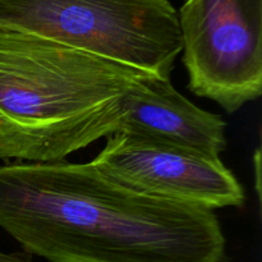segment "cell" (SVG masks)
<instances>
[{
  "label": "cell",
  "instance_id": "cell-8",
  "mask_svg": "<svg viewBox=\"0 0 262 262\" xmlns=\"http://www.w3.org/2000/svg\"><path fill=\"white\" fill-rule=\"evenodd\" d=\"M261 152H260V148H257L256 150V154H255V173H256V191H257V196L258 199H260V194H261V179H260V163H261Z\"/></svg>",
  "mask_w": 262,
  "mask_h": 262
},
{
  "label": "cell",
  "instance_id": "cell-6",
  "mask_svg": "<svg viewBox=\"0 0 262 262\" xmlns=\"http://www.w3.org/2000/svg\"><path fill=\"white\" fill-rule=\"evenodd\" d=\"M227 123L179 94L170 78L146 77L128 96L117 133L140 136L220 159L227 148Z\"/></svg>",
  "mask_w": 262,
  "mask_h": 262
},
{
  "label": "cell",
  "instance_id": "cell-7",
  "mask_svg": "<svg viewBox=\"0 0 262 262\" xmlns=\"http://www.w3.org/2000/svg\"><path fill=\"white\" fill-rule=\"evenodd\" d=\"M0 262H32V256L26 252H0Z\"/></svg>",
  "mask_w": 262,
  "mask_h": 262
},
{
  "label": "cell",
  "instance_id": "cell-5",
  "mask_svg": "<svg viewBox=\"0 0 262 262\" xmlns=\"http://www.w3.org/2000/svg\"><path fill=\"white\" fill-rule=\"evenodd\" d=\"M91 163L107 178L146 196L211 211L246 202L242 184L222 159L150 138L114 133Z\"/></svg>",
  "mask_w": 262,
  "mask_h": 262
},
{
  "label": "cell",
  "instance_id": "cell-4",
  "mask_svg": "<svg viewBox=\"0 0 262 262\" xmlns=\"http://www.w3.org/2000/svg\"><path fill=\"white\" fill-rule=\"evenodd\" d=\"M188 89L235 113L262 95V0H186L178 12Z\"/></svg>",
  "mask_w": 262,
  "mask_h": 262
},
{
  "label": "cell",
  "instance_id": "cell-2",
  "mask_svg": "<svg viewBox=\"0 0 262 262\" xmlns=\"http://www.w3.org/2000/svg\"><path fill=\"white\" fill-rule=\"evenodd\" d=\"M151 73L0 28V159L58 163L118 132Z\"/></svg>",
  "mask_w": 262,
  "mask_h": 262
},
{
  "label": "cell",
  "instance_id": "cell-3",
  "mask_svg": "<svg viewBox=\"0 0 262 262\" xmlns=\"http://www.w3.org/2000/svg\"><path fill=\"white\" fill-rule=\"evenodd\" d=\"M0 28L170 78L182 53L170 0H0Z\"/></svg>",
  "mask_w": 262,
  "mask_h": 262
},
{
  "label": "cell",
  "instance_id": "cell-1",
  "mask_svg": "<svg viewBox=\"0 0 262 262\" xmlns=\"http://www.w3.org/2000/svg\"><path fill=\"white\" fill-rule=\"evenodd\" d=\"M0 228L49 262H225L214 211L146 196L94 164L0 165Z\"/></svg>",
  "mask_w": 262,
  "mask_h": 262
}]
</instances>
